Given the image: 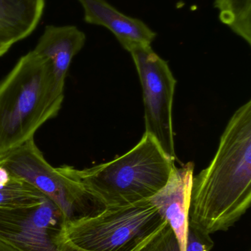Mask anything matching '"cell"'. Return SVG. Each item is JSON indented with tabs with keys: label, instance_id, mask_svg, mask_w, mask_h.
<instances>
[{
	"label": "cell",
	"instance_id": "cell-10",
	"mask_svg": "<svg viewBox=\"0 0 251 251\" xmlns=\"http://www.w3.org/2000/svg\"><path fill=\"white\" fill-rule=\"evenodd\" d=\"M85 35L75 26H47L32 51L50 60L56 87L64 91L65 80L74 57L82 50Z\"/></svg>",
	"mask_w": 251,
	"mask_h": 251
},
{
	"label": "cell",
	"instance_id": "cell-5",
	"mask_svg": "<svg viewBox=\"0 0 251 251\" xmlns=\"http://www.w3.org/2000/svg\"><path fill=\"white\" fill-rule=\"evenodd\" d=\"M0 167L31 184L61 211L66 221L91 218L107 208L73 173V167L54 168L34 139L0 155Z\"/></svg>",
	"mask_w": 251,
	"mask_h": 251
},
{
	"label": "cell",
	"instance_id": "cell-6",
	"mask_svg": "<svg viewBox=\"0 0 251 251\" xmlns=\"http://www.w3.org/2000/svg\"><path fill=\"white\" fill-rule=\"evenodd\" d=\"M128 51L142 88L145 133L152 136L165 154L175 162L172 104L176 80L168 63L150 44H138Z\"/></svg>",
	"mask_w": 251,
	"mask_h": 251
},
{
	"label": "cell",
	"instance_id": "cell-17",
	"mask_svg": "<svg viewBox=\"0 0 251 251\" xmlns=\"http://www.w3.org/2000/svg\"><path fill=\"white\" fill-rule=\"evenodd\" d=\"M10 47H11L10 46L0 42V57H1V56L4 55L6 52H7V51L10 50Z\"/></svg>",
	"mask_w": 251,
	"mask_h": 251
},
{
	"label": "cell",
	"instance_id": "cell-12",
	"mask_svg": "<svg viewBox=\"0 0 251 251\" xmlns=\"http://www.w3.org/2000/svg\"><path fill=\"white\" fill-rule=\"evenodd\" d=\"M219 19L236 35L251 44V0H215Z\"/></svg>",
	"mask_w": 251,
	"mask_h": 251
},
{
	"label": "cell",
	"instance_id": "cell-9",
	"mask_svg": "<svg viewBox=\"0 0 251 251\" xmlns=\"http://www.w3.org/2000/svg\"><path fill=\"white\" fill-rule=\"evenodd\" d=\"M88 23L103 26L110 30L122 47L129 51L138 44H150L156 33L142 21L126 16L106 0H78Z\"/></svg>",
	"mask_w": 251,
	"mask_h": 251
},
{
	"label": "cell",
	"instance_id": "cell-7",
	"mask_svg": "<svg viewBox=\"0 0 251 251\" xmlns=\"http://www.w3.org/2000/svg\"><path fill=\"white\" fill-rule=\"evenodd\" d=\"M65 221L47 198L35 206L0 209V241L19 251H60L56 240Z\"/></svg>",
	"mask_w": 251,
	"mask_h": 251
},
{
	"label": "cell",
	"instance_id": "cell-4",
	"mask_svg": "<svg viewBox=\"0 0 251 251\" xmlns=\"http://www.w3.org/2000/svg\"><path fill=\"white\" fill-rule=\"evenodd\" d=\"M165 222L150 200L109 206L91 217L65 221L60 251H133Z\"/></svg>",
	"mask_w": 251,
	"mask_h": 251
},
{
	"label": "cell",
	"instance_id": "cell-13",
	"mask_svg": "<svg viewBox=\"0 0 251 251\" xmlns=\"http://www.w3.org/2000/svg\"><path fill=\"white\" fill-rule=\"evenodd\" d=\"M45 199L31 184L16 177H10L7 184L0 187V209L29 207L39 204Z\"/></svg>",
	"mask_w": 251,
	"mask_h": 251
},
{
	"label": "cell",
	"instance_id": "cell-14",
	"mask_svg": "<svg viewBox=\"0 0 251 251\" xmlns=\"http://www.w3.org/2000/svg\"><path fill=\"white\" fill-rule=\"evenodd\" d=\"M133 251H181L173 231L165 221Z\"/></svg>",
	"mask_w": 251,
	"mask_h": 251
},
{
	"label": "cell",
	"instance_id": "cell-8",
	"mask_svg": "<svg viewBox=\"0 0 251 251\" xmlns=\"http://www.w3.org/2000/svg\"><path fill=\"white\" fill-rule=\"evenodd\" d=\"M193 173V162L181 168L175 165L166 185L149 199L172 228L181 251H186L187 245Z\"/></svg>",
	"mask_w": 251,
	"mask_h": 251
},
{
	"label": "cell",
	"instance_id": "cell-1",
	"mask_svg": "<svg viewBox=\"0 0 251 251\" xmlns=\"http://www.w3.org/2000/svg\"><path fill=\"white\" fill-rule=\"evenodd\" d=\"M251 203V101L230 119L215 157L193 177L189 223L209 234L225 231Z\"/></svg>",
	"mask_w": 251,
	"mask_h": 251
},
{
	"label": "cell",
	"instance_id": "cell-15",
	"mask_svg": "<svg viewBox=\"0 0 251 251\" xmlns=\"http://www.w3.org/2000/svg\"><path fill=\"white\" fill-rule=\"evenodd\" d=\"M213 247L210 234L189 223L186 251H211Z\"/></svg>",
	"mask_w": 251,
	"mask_h": 251
},
{
	"label": "cell",
	"instance_id": "cell-11",
	"mask_svg": "<svg viewBox=\"0 0 251 251\" xmlns=\"http://www.w3.org/2000/svg\"><path fill=\"white\" fill-rule=\"evenodd\" d=\"M44 7V0H0V42L13 46L32 33Z\"/></svg>",
	"mask_w": 251,
	"mask_h": 251
},
{
	"label": "cell",
	"instance_id": "cell-3",
	"mask_svg": "<svg viewBox=\"0 0 251 251\" xmlns=\"http://www.w3.org/2000/svg\"><path fill=\"white\" fill-rule=\"evenodd\" d=\"M175 162L150 134L129 151L110 162L73 173L107 207L149 200L167 183Z\"/></svg>",
	"mask_w": 251,
	"mask_h": 251
},
{
	"label": "cell",
	"instance_id": "cell-2",
	"mask_svg": "<svg viewBox=\"0 0 251 251\" xmlns=\"http://www.w3.org/2000/svg\"><path fill=\"white\" fill-rule=\"evenodd\" d=\"M63 100L48 59L33 51L21 57L0 82V155L34 139Z\"/></svg>",
	"mask_w": 251,
	"mask_h": 251
},
{
	"label": "cell",
	"instance_id": "cell-16",
	"mask_svg": "<svg viewBox=\"0 0 251 251\" xmlns=\"http://www.w3.org/2000/svg\"><path fill=\"white\" fill-rule=\"evenodd\" d=\"M0 251H19L10 245L6 244L3 242L0 241Z\"/></svg>",
	"mask_w": 251,
	"mask_h": 251
}]
</instances>
